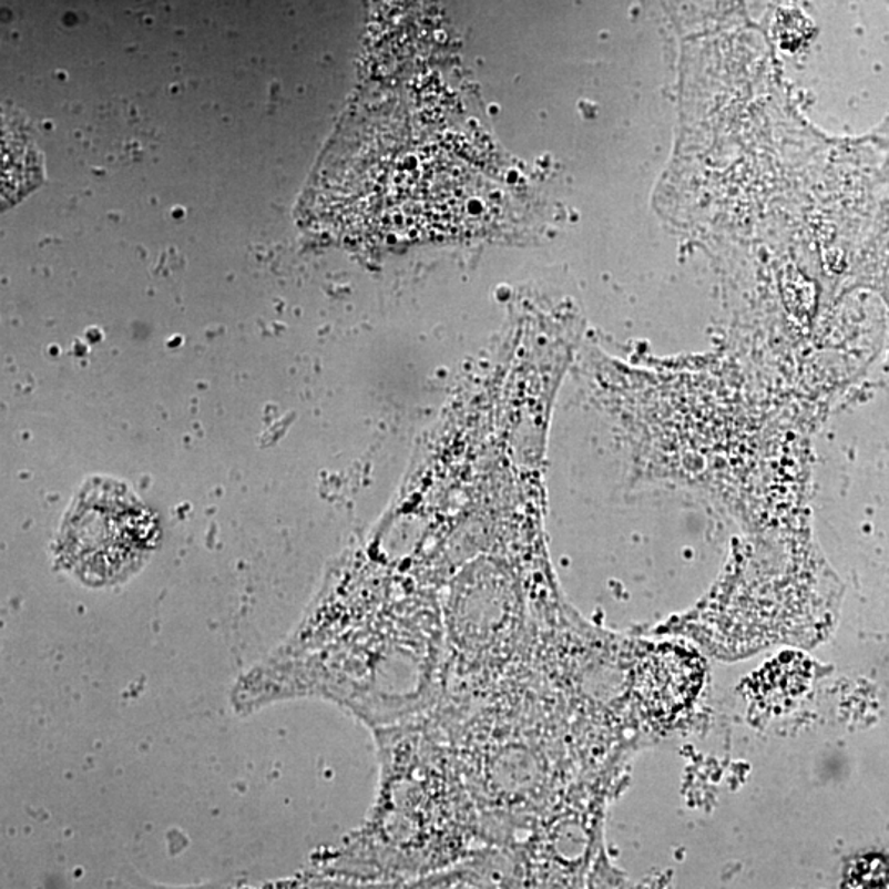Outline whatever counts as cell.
<instances>
[{"label": "cell", "instance_id": "6da1fadb", "mask_svg": "<svg viewBox=\"0 0 889 889\" xmlns=\"http://www.w3.org/2000/svg\"><path fill=\"white\" fill-rule=\"evenodd\" d=\"M381 778L362 829L328 855L324 877L416 883L488 847L480 810L432 708L375 726Z\"/></svg>", "mask_w": 889, "mask_h": 889}, {"label": "cell", "instance_id": "7a4b0ae2", "mask_svg": "<svg viewBox=\"0 0 889 889\" xmlns=\"http://www.w3.org/2000/svg\"><path fill=\"white\" fill-rule=\"evenodd\" d=\"M157 535L151 512L127 490L94 484L71 505L57 554L61 565L86 585H114L144 565Z\"/></svg>", "mask_w": 889, "mask_h": 889}, {"label": "cell", "instance_id": "3957f363", "mask_svg": "<svg viewBox=\"0 0 889 889\" xmlns=\"http://www.w3.org/2000/svg\"><path fill=\"white\" fill-rule=\"evenodd\" d=\"M701 661L674 646H661L640 661L634 692L644 712L654 721L667 722L688 707L702 685Z\"/></svg>", "mask_w": 889, "mask_h": 889}]
</instances>
